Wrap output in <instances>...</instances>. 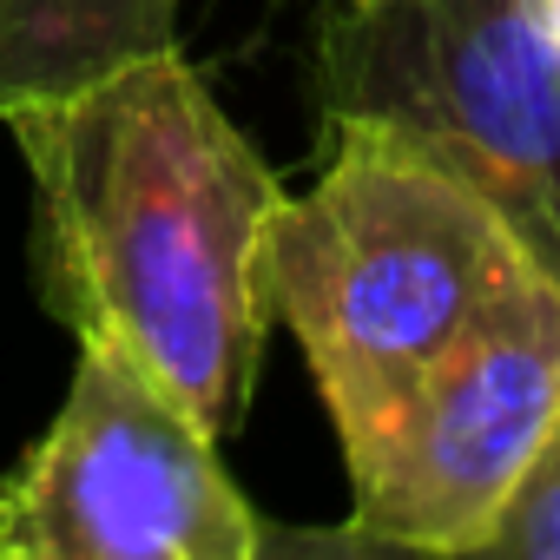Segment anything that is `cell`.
Instances as JSON below:
<instances>
[{"mask_svg":"<svg viewBox=\"0 0 560 560\" xmlns=\"http://www.w3.org/2000/svg\"><path fill=\"white\" fill-rule=\"evenodd\" d=\"M311 93L324 119L435 152L560 277V40L540 0H337Z\"/></svg>","mask_w":560,"mask_h":560,"instance_id":"obj_3","label":"cell"},{"mask_svg":"<svg viewBox=\"0 0 560 560\" xmlns=\"http://www.w3.org/2000/svg\"><path fill=\"white\" fill-rule=\"evenodd\" d=\"M540 21H547V34L560 40V0H540Z\"/></svg>","mask_w":560,"mask_h":560,"instance_id":"obj_8","label":"cell"},{"mask_svg":"<svg viewBox=\"0 0 560 560\" xmlns=\"http://www.w3.org/2000/svg\"><path fill=\"white\" fill-rule=\"evenodd\" d=\"M324 139L311 191H284L264 224L257 291L350 448L540 257L416 139L376 119H324Z\"/></svg>","mask_w":560,"mask_h":560,"instance_id":"obj_2","label":"cell"},{"mask_svg":"<svg viewBox=\"0 0 560 560\" xmlns=\"http://www.w3.org/2000/svg\"><path fill=\"white\" fill-rule=\"evenodd\" d=\"M0 560H264L218 435L126 350L80 337L47 435L0 481Z\"/></svg>","mask_w":560,"mask_h":560,"instance_id":"obj_4","label":"cell"},{"mask_svg":"<svg viewBox=\"0 0 560 560\" xmlns=\"http://www.w3.org/2000/svg\"><path fill=\"white\" fill-rule=\"evenodd\" d=\"M481 560H560V422L547 429L534 468L508 494Z\"/></svg>","mask_w":560,"mask_h":560,"instance_id":"obj_7","label":"cell"},{"mask_svg":"<svg viewBox=\"0 0 560 560\" xmlns=\"http://www.w3.org/2000/svg\"><path fill=\"white\" fill-rule=\"evenodd\" d=\"M560 422V277L527 264L343 448L350 521L383 553H481L508 494Z\"/></svg>","mask_w":560,"mask_h":560,"instance_id":"obj_5","label":"cell"},{"mask_svg":"<svg viewBox=\"0 0 560 560\" xmlns=\"http://www.w3.org/2000/svg\"><path fill=\"white\" fill-rule=\"evenodd\" d=\"M185 0H0V119L178 40Z\"/></svg>","mask_w":560,"mask_h":560,"instance_id":"obj_6","label":"cell"},{"mask_svg":"<svg viewBox=\"0 0 560 560\" xmlns=\"http://www.w3.org/2000/svg\"><path fill=\"white\" fill-rule=\"evenodd\" d=\"M27 165L47 317L126 350L218 442L244 422L270 311L257 244L284 178L172 40L0 119Z\"/></svg>","mask_w":560,"mask_h":560,"instance_id":"obj_1","label":"cell"}]
</instances>
